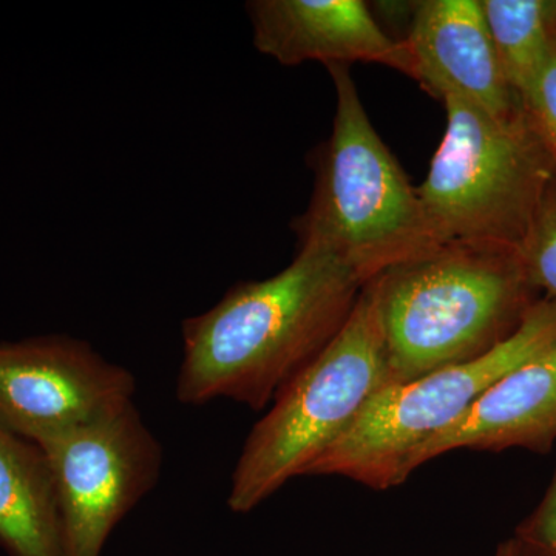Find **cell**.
Returning <instances> with one entry per match:
<instances>
[{"label": "cell", "instance_id": "cell-1", "mask_svg": "<svg viewBox=\"0 0 556 556\" xmlns=\"http://www.w3.org/2000/svg\"><path fill=\"white\" fill-rule=\"evenodd\" d=\"M364 287L334 255L300 248L277 276L230 288L182 321L178 401L265 409L339 334Z\"/></svg>", "mask_w": 556, "mask_h": 556}, {"label": "cell", "instance_id": "cell-2", "mask_svg": "<svg viewBox=\"0 0 556 556\" xmlns=\"http://www.w3.org/2000/svg\"><path fill=\"white\" fill-rule=\"evenodd\" d=\"M391 386L484 356L535 303L518 249L445 243L376 278Z\"/></svg>", "mask_w": 556, "mask_h": 556}, {"label": "cell", "instance_id": "cell-3", "mask_svg": "<svg viewBox=\"0 0 556 556\" xmlns=\"http://www.w3.org/2000/svg\"><path fill=\"white\" fill-rule=\"evenodd\" d=\"M328 70L336 89L334 123L316 155L309 206L292 228L299 249H324L367 285L442 244L417 189L369 121L350 68Z\"/></svg>", "mask_w": 556, "mask_h": 556}, {"label": "cell", "instance_id": "cell-4", "mask_svg": "<svg viewBox=\"0 0 556 556\" xmlns=\"http://www.w3.org/2000/svg\"><path fill=\"white\" fill-rule=\"evenodd\" d=\"M388 386L386 334L372 280L362 288L339 334L277 394L248 434L230 479V510L249 514L291 479L305 477Z\"/></svg>", "mask_w": 556, "mask_h": 556}, {"label": "cell", "instance_id": "cell-5", "mask_svg": "<svg viewBox=\"0 0 556 556\" xmlns=\"http://www.w3.org/2000/svg\"><path fill=\"white\" fill-rule=\"evenodd\" d=\"M447 129L417 188L441 244L518 249L556 175V160L525 109L497 118L445 98Z\"/></svg>", "mask_w": 556, "mask_h": 556}, {"label": "cell", "instance_id": "cell-6", "mask_svg": "<svg viewBox=\"0 0 556 556\" xmlns=\"http://www.w3.org/2000/svg\"><path fill=\"white\" fill-rule=\"evenodd\" d=\"M556 340V300L536 302L517 331L484 356L380 390L305 477H343L372 490L404 484L417 450L457 422L511 369Z\"/></svg>", "mask_w": 556, "mask_h": 556}, {"label": "cell", "instance_id": "cell-7", "mask_svg": "<svg viewBox=\"0 0 556 556\" xmlns=\"http://www.w3.org/2000/svg\"><path fill=\"white\" fill-rule=\"evenodd\" d=\"M39 447L53 478L64 556H102L163 470V447L135 402Z\"/></svg>", "mask_w": 556, "mask_h": 556}, {"label": "cell", "instance_id": "cell-8", "mask_svg": "<svg viewBox=\"0 0 556 556\" xmlns=\"http://www.w3.org/2000/svg\"><path fill=\"white\" fill-rule=\"evenodd\" d=\"M137 379L86 340L0 342V422L43 444L134 404Z\"/></svg>", "mask_w": 556, "mask_h": 556}, {"label": "cell", "instance_id": "cell-9", "mask_svg": "<svg viewBox=\"0 0 556 556\" xmlns=\"http://www.w3.org/2000/svg\"><path fill=\"white\" fill-rule=\"evenodd\" d=\"M247 10L255 49L278 64L316 61L329 68L365 62L415 80L407 43L387 35L362 0H254Z\"/></svg>", "mask_w": 556, "mask_h": 556}, {"label": "cell", "instance_id": "cell-10", "mask_svg": "<svg viewBox=\"0 0 556 556\" xmlns=\"http://www.w3.org/2000/svg\"><path fill=\"white\" fill-rule=\"evenodd\" d=\"M416 83L438 100L456 98L497 118L522 110L497 61L481 0H427L404 39Z\"/></svg>", "mask_w": 556, "mask_h": 556}, {"label": "cell", "instance_id": "cell-11", "mask_svg": "<svg viewBox=\"0 0 556 556\" xmlns=\"http://www.w3.org/2000/svg\"><path fill=\"white\" fill-rule=\"evenodd\" d=\"M555 441L556 340L497 380L457 422L417 450L409 470L453 450L547 453Z\"/></svg>", "mask_w": 556, "mask_h": 556}, {"label": "cell", "instance_id": "cell-12", "mask_svg": "<svg viewBox=\"0 0 556 556\" xmlns=\"http://www.w3.org/2000/svg\"><path fill=\"white\" fill-rule=\"evenodd\" d=\"M0 548L9 556L62 555L46 453L0 422Z\"/></svg>", "mask_w": 556, "mask_h": 556}, {"label": "cell", "instance_id": "cell-13", "mask_svg": "<svg viewBox=\"0 0 556 556\" xmlns=\"http://www.w3.org/2000/svg\"><path fill=\"white\" fill-rule=\"evenodd\" d=\"M481 7L504 78L522 101L535 84L551 49L552 2L481 0Z\"/></svg>", "mask_w": 556, "mask_h": 556}, {"label": "cell", "instance_id": "cell-14", "mask_svg": "<svg viewBox=\"0 0 556 556\" xmlns=\"http://www.w3.org/2000/svg\"><path fill=\"white\" fill-rule=\"evenodd\" d=\"M518 255L530 283L546 289L551 299L556 300V175L518 248Z\"/></svg>", "mask_w": 556, "mask_h": 556}, {"label": "cell", "instance_id": "cell-15", "mask_svg": "<svg viewBox=\"0 0 556 556\" xmlns=\"http://www.w3.org/2000/svg\"><path fill=\"white\" fill-rule=\"evenodd\" d=\"M527 118L543 139L556 160V25L552 31L551 49L540 75L525 100L521 101Z\"/></svg>", "mask_w": 556, "mask_h": 556}, {"label": "cell", "instance_id": "cell-16", "mask_svg": "<svg viewBox=\"0 0 556 556\" xmlns=\"http://www.w3.org/2000/svg\"><path fill=\"white\" fill-rule=\"evenodd\" d=\"M515 556H556V470L546 496L511 540Z\"/></svg>", "mask_w": 556, "mask_h": 556}, {"label": "cell", "instance_id": "cell-17", "mask_svg": "<svg viewBox=\"0 0 556 556\" xmlns=\"http://www.w3.org/2000/svg\"><path fill=\"white\" fill-rule=\"evenodd\" d=\"M495 556H515V548L514 543H511V540L501 544V546L497 547Z\"/></svg>", "mask_w": 556, "mask_h": 556}, {"label": "cell", "instance_id": "cell-18", "mask_svg": "<svg viewBox=\"0 0 556 556\" xmlns=\"http://www.w3.org/2000/svg\"><path fill=\"white\" fill-rule=\"evenodd\" d=\"M556 25V24H555Z\"/></svg>", "mask_w": 556, "mask_h": 556}]
</instances>
